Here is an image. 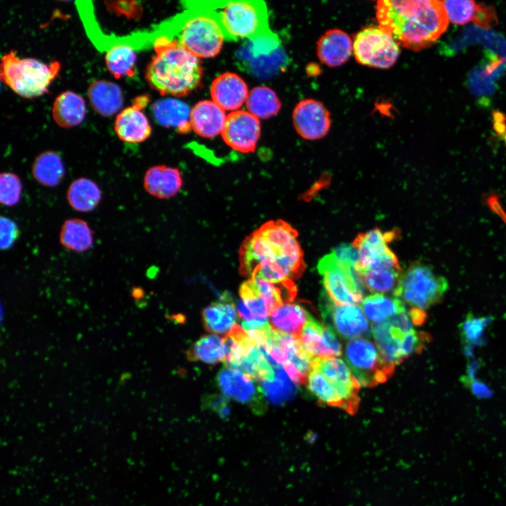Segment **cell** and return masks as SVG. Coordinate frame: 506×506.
<instances>
[{
    "instance_id": "1f68e13d",
    "label": "cell",
    "mask_w": 506,
    "mask_h": 506,
    "mask_svg": "<svg viewBox=\"0 0 506 506\" xmlns=\"http://www.w3.org/2000/svg\"><path fill=\"white\" fill-rule=\"evenodd\" d=\"M60 244L67 249L78 253L89 249L93 242V232L81 219H70L62 225L59 234Z\"/></svg>"
},
{
    "instance_id": "4dcf8cb0",
    "label": "cell",
    "mask_w": 506,
    "mask_h": 506,
    "mask_svg": "<svg viewBox=\"0 0 506 506\" xmlns=\"http://www.w3.org/2000/svg\"><path fill=\"white\" fill-rule=\"evenodd\" d=\"M237 316L234 304L227 301L214 302L202 311L205 328L217 334H228L236 325Z\"/></svg>"
},
{
    "instance_id": "8992f818",
    "label": "cell",
    "mask_w": 506,
    "mask_h": 506,
    "mask_svg": "<svg viewBox=\"0 0 506 506\" xmlns=\"http://www.w3.org/2000/svg\"><path fill=\"white\" fill-rule=\"evenodd\" d=\"M448 289V283L429 266L415 263L401 273L394 296L413 309L424 310L439 303Z\"/></svg>"
},
{
    "instance_id": "52a82bcc",
    "label": "cell",
    "mask_w": 506,
    "mask_h": 506,
    "mask_svg": "<svg viewBox=\"0 0 506 506\" xmlns=\"http://www.w3.org/2000/svg\"><path fill=\"white\" fill-rule=\"evenodd\" d=\"M317 269L325 293L336 304L362 302L363 284L356 268L340 261L333 252L323 257Z\"/></svg>"
},
{
    "instance_id": "d6a6232c",
    "label": "cell",
    "mask_w": 506,
    "mask_h": 506,
    "mask_svg": "<svg viewBox=\"0 0 506 506\" xmlns=\"http://www.w3.org/2000/svg\"><path fill=\"white\" fill-rule=\"evenodd\" d=\"M361 306L367 318L375 323L407 311L403 301L400 299L379 293L365 297Z\"/></svg>"
},
{
    "instance_id": "4316f807",
    "label": "cell",
    "mask_w": 506,
    "mask_h": 506,
    "mask_svg": "<svg viewBox=\"0 0 506 506\" xmlns=\"http://www.w3.org/2000/svg\"><path fill=\"white\" fill-rule=\"evenodd\" d=\"M85 115V101L74 92H63L54 100L52 115L56 124L61 127L71 128L80 124Z\"/></svg>"
},
{
    "instance_id": "8d00e7d4",
    "label": "cell",
    "mask_w": 506,
    "mask_h": 506,
    "mask_svg": "<svg viewBox=\"0 0 506 506\" xmlns=\"http://www.w3.org/2000/svg\"><path fill=\"white\" fill-rule=\"evenodd\" d=\"M402 271L401 268H381L358 273L363 286L375 293H387L395 290Z\"/></svg>"
},
{
    "instance_id": "c3c4849f",
    "label": "cell",
    "mask_w": 506,
    "mask_h": 506,
    "mask_svg": "<svg viewBox=\"0 0 506 506\" xmlns=\"http://www.w3.org/2000/svg\"><path fill=\"white\" fill-rule=\"evenodd\" d=\"M332 252L340 261L356 268L358 264V254L353 245H341Z\"/></svg>"
},
{
    "instance_id": "484cf974",
    "label": "cell",
    "mask_w": 506,
    "mask_h": 506,
    "mask_svg": "<svg viewBox=\"0 0 506 506\" xmlns=\"http://www.w3.org/2000/svg\"><path fill=\"white\" fill-rule=\"evenodd\" d=\"M87 93L92 108L104 117L113 115L123 105L122 89L112 82L95 80L89 84Z\"/></svg>"
},
{
    "instance_id": "d590c367",
    "label": "cell",
    "mask_w": 506,
    "mask_h": 506,
    "mask_svg": "<svg viewBox=\"0 0 506 506\" xmlns=\"http://www.w3.org/2000/svg\"><path fill=\"white\" fill-rule=\"evenodd\" d=\"M105 60L108 70L116 78L135 74L136 55L129 45H114L107 51Z\"/></svg>"
},
{
    "instance_id": "d4e9b609",
    "label": "cell",
    "mask_w": 506,
    "mask_h": 506,
    "mask_svg": "<svg viewBox=\"0 0 506 506\" xmlns=\"http://www.w3.org/2000/svg\"><path fill=\"white\" fill-rule=\"evenodd\" d=\"M188 105L178 99L167 98L155 101L151 108L154 119L167 128L188 133L191 129Z\"/></svg>"
},
{
    "instance_id": "681fc988",
    "label": "cell",
    "mask_w": 506,
    "mask_h": 506,
    "mask_svg": "<svg viewBox=\"0 0 506 506\" xmlns=\"http://www.w3.org/2000/svg\"><path fill=\"white\" fill-rule=\"evenodd\" d=\"M481 34L482 32L480 29L477 27H469L466 30L463 36L458 39V40L453 42V44L450 45V48L453 50L452 51L455 52V51L460 50L464 46L469 43L479 41L481 39Z\"/></svg>"
},
{
    "instance_id": "83f0119b",
    "label": "cell",
    "mask_w": 506,
    "mask_h": 506,
    "mask_svg": "<svg viewBox=\"0 0 506 506\" xmlns=\"http://www.w3.org/2000/svg\"><path fill=\"white\" fill-rule=\"evenodd\" d=\"M309 315L299 304L287 302L270 314V324L275 331L299 337Z\"/></svg>"
},
{
    "instance_id": "bcb514c9",
    "label": "cell",
    "mask_w": 506,
    "mask_h": 506,
    "mask_svg": "<svg viewBox=\"0 0 506 506\" xmlns=\"http://www.w3.org/2000/svg\"><path fill=\"white\" fill-rule=\"evenodd\" d=\"M485 45L490 51L491 57L506 61V43L500 35L487 32L485 34Z\"/></svg>"
},
{
    "instance_id": "ac0fdd59",
    "label": "cell",
    "mask_w": 506,
    "mask_h": 506,
    "mask_svg": "<svg viewBox=\"0 0 506 506\" xmlns=\"http://www.w3.org/2000/svg\"><path fill=\"white\" fill-rule=\"evenodd\" d=\"M301 345L313 360L337 357L342 354V346L334 330L320 323L309 315L299 336Z\"/></svg>"
},
{
    "instance_id": "f5cc1de1",
    "label": "cell",
    "mask_w": 506,
    "mask_h": 506,
    "mask_svg": "<svg viewBox=\"0 0 506 506\" xmlns=\"http://www.w3.org/2000/svg\"><path fill=\"white\" fill-rule=\"evenodd\" d=\"M143 292L141 288L138 287H134L131 291V295L132 297L137 300L138 299H140L142 297Z\"/></svg>"
},
{
    "instance_id": "9c48e42d",
    "label": "cell",
    "mask_w": 506,
    "mask_h": 506,
    "mask_svg": "<svg viewBox=\"0 0 506 506\" xmlns=\"http://www.w3.org/2000/svg\"><path fill=\"white\" fill-rule=\"evenodd\" d=\"M345 356L361 386L366 387L386 382L395 368V365L384 359L377 345L363 337L348 342Z\"/></svg>"
},
{
    "instance_id": "7bdbcfd3",
    "label": "cell",
    "mask_w": 506,
    "mask_h": 506,
    "mask_svg": "<svg viewBox=\"0 0 506 506\" xmlns=\"http://www.w3.org/2000/svg\"><path fill=\"white\" fill-rule=\"evenodd\" d=\"M430 340L429 335L423 332H417L414 329L405 336L402 350L404 358H406L413 353H420Z\"/></svg>"
},
{
    "instance_id": "30bf717a",
    "label": "cell",
    "mask_w": 506,
    "mask_h": 506,
    "mask_svg": "<svg viewBox=\"0 0 506 506\" xmlns=\"http://www.w3.org/2000/svg\"><path fill=\"white\" fill-rule=\"evenodd\" d=\"M398 45L394 37L379 25L370 26L356 34L353 51L358 63L387 69L398 60L400 55Z\"/></svg>"
},
{
    "instance_id": "b9f144b4",
    "label": "cell",
    "mask_w": 506,
    "mask_h": 506,
    "mask_svg": "<svg viewBox=\"0 0 506 506\" xmlns=\"http://www.w3.org/2000/svg\"><path fill=\"white\" fill-rule=\"evenodd\" d=\"M489 320V318L475 317L472 313L467 314L460 326L461 337L467 343L477 342Z\"/></svg>"
},
{
    "instance_id": "f907efd6",
    "label": "cell",
    "mask_w": 506,
    "mask_h": 506,
    "mask_svg": "<svg viewBox=\"0 0 506 506\" xmlns=\"http://www.w3.org/2000/svg\"><path fill=\"white\" fill-rule=\"evenodd\" d=\"M461 381L477 397L488 398L491 395V391L488 387L483 382L476 380L474 377H469L467 375L462 376Z\"/></svg>"
},
{
    "instance_id": "3957f363",
    "label": "cell",
    "mask_w": 506,
    "mask_h": 506,
    "mask_svg": "<svg viewBox=\"0 0 506 506\" xmlns=\"http://www.w3.org/2000/svg\"><path fill=\"white\" fill-rule=\"evenodd\" d=\"M154 48L145 71L153 89L162 95L183 96L199 86L203 75L201 63L176 39L160 37Z\"/></svg>"
},
{
    "instance_id": "f35d334b",
    "label": "cell",
    "mask_w": 506,
    "mask_h": 506,
    "mask_svg": "<svg viewBox=\"0 0 506 506\" xmlns=\"http://www.w3.org/2000/svg\"><path fill=\"white\" fill-rule=\"evenodd\" d=\"M308 389L321 403L343 408L341 398L325 377L318 370L311 368L307 377Z\"/></svg>"
},
{
    "instance_id": "74e56055",
    "label": "cell",
    "mask_w": 506,
    "mask_h": 506,
    "mask_svg": "<svg viewBox=\"0 0 506 506\" xmlns=\"http://www.w3.org/2000/svg\"><path fill=\"white\" fill-rule=\"evenodd\" d=\"M275 373L273 381H262L260 387L264 395L271 403L280 404L292 396L295 387L282 367L276 368Z\"/></svg>"
},
{
    "instance_id": "4fadbf2b",
    "label": "cell",
    "mask_w": 506,
    "mask_h": 506,
    "mask_svg": "<svg viewBox=\"0 0 506 506\" xmlns=\"http://www.w3.org/2000/svg\"><path fill=\"white\" fill-rule=\"evenodd\" d=\"M413 324L409 312L406 311L372 325L371 332L379 351L395 366L406 359L402 346L405 336L413 330Z\"/></svg>"
},
{
    "instance_id": "ee69618b",
    "label": "cell",
    "mask_w": 506,
    "mask_h": 506,
    "mask_svg": "<svg viewBox=\"0 0 506 506\" xmlns=\"http://www.w3.org/2000/svg\"><path fill=\"white\" fill-rule=\"evenodd\" d=\"M469 86L477 95L489 94L495 89L494 80L488 77L481 67L472 72L469 78Z\"/></svg>"
},
{
    "instance_id": "9a60e30c",
    "label": "cell",
    "mask_w": 506,
    "mask_h": 506,
    "mask_svg": "<svg viewBox=\"0 0 506 506\" xmlns=\"http://www.w3.org/2000/svg\"><path fill=\"white\" fill-rule=\"evenodd\" d=\"M255 380L251 376L226 365L219 370L216 376L219 387L225 396L259 412L264 410V395L260 384Z\"/></svg>"
},
{
    "instance_id": "7dc6e473",
    "label": "cell",
    "mask_w": 506,
    "mask_h": 506,
    "mask_svg": "<svg viewBox=\"0 0 506 506\" xmlns=\"http://www.w3.org/2000/svg\"><path fill=\"white\" fill-rule=\"evenodd\" d=\"M472 20L478 26L484 28H488L497 22L493 8L483 4L476 5Z\"/></svg>"
},
{
    "instance_id": "2e32d148",
    "label": "cell",
    "mask_w": 506,
    "mask_h": 506,
    "mask_svg": "<svg viewBox=\"0 0 506 506\" xmlns=\"http://www.w3.org/2000/svg\"><path fill=\"white\" fill-rule=\"evenodd\" d=\"M221 134L233 150L243 153L253 152L261 134L259 119L248 111H233L227 115Z\"/></svg>"
},
{
    "instance_id": "cb8c5ba5",
    "label": "cell",
    "mask_w": 506,
    "mask_h": 506,
    "mask_svg": "<svg viewBox=\"0 0 506 506\" xmlns=\"http://www.w3.org/2000/svg\"><path fill=\"white\" fill-rule=\"evenodd\" d=\"M183 184L179 169L165 165H155L149 168L143 177V187L151 195L167 199L174 197Z\"/></svg>"
},
{
    "instance_id": "ffe728a7",
    "label": "cell",
    "mask_w": 506,
    "mask_h": 506,
    "mask_svg": "<svg viewBox=\"0 0 506 506\" xmlns=\"http://www.w3.org/2000/svg\"><path fill=\"white\" fill-rule=\"evenodd\" d=\"M146 101V97H138L131 106L124 108L117 115L115 122V131L120 140L126 143H138L144 141L150 136L151 126L141 110Z\"/></svg>"
},
{
    "instance_id": "603a6c76",
    "label": "cell",
    "mask_w": 506,
    "mask_h": 506,
    "mask_svg": "<svg viewBox=\"0 0 506 506\" xmlns=\"http://www.w3.org/2000/svg\"><path fill=\"white\" fill-rule=\"evenodd\" d=\"M226 116L225 110L213 100H204L191 109L190 124L195 134L210 138L221 134Z\"/></svg>"
},
{
    "instance_id": "7c38bea8",
    "label": "cell",
    "mask_w": 506,
    "mask_h": 506,
    "mask_svg": "<svg viewBox=\"0 0 506 506\" xmlns=\"http://www.w3.org/2000/svg\"><path fill=\"white\" fill-rule=\"evenodd\" d=\"M311 368L320 372L336 391L343 409L353 413L358 407L361 384L346 363L337 357L314 358Z\"/></svg>"
},
{
    "instance_id": "277c9868",
    "label": "cell",
    "mask_w": 506,
    "mask_h": 506,
    "mask_svg": "<svg viewBox=\"0 0 506 506\" xmlns=\"http://www.w3.org/2000/svg\"><path fill=\"white\" fill-rule=\"evenodd\" d=\"M58 61L49 64L32 58H19L10 51L1 58V81L18 95L34 98L43 95L59 72Z\"/></svg>"
},
{
    "instance_id": "6da1fadb",
    "label": "cell",
    "mask_w": 506,
    "mask_h": 506,
    "mask_svg": "<svg viewBox=\"0 0 506 506\" xmlns=\"http://www.w3.org/2000/svg\"><path fill=\"white\" fill-rule=\"evenodd\" d=\"M297 235L295 229L280 219L262 224L241 245L240 274L274 283L298 278L304 272L305 264Z\"/></svg>"
},
{
    "instance_id": "5bb4252c",
    "label": "cell",
    "mask_w": 506,
    "mask_h": 506,
    "mask_svg": "<svg viewBox=\"0 0 506 506\" xmlns=\"http://www.w3.org/2000/svg\"><path fill=\"white\" fill-rule=\"evenodd\" d=\"M321 298L323 316L330 320L341 337L352 339L370 333V325L362 308L355 304H336L325 292Z\"/></svg>"
},
{
    "instance_id": "e575fe53",
    "label": "cell",
    "mask_w": 506,
    "mask_h": 506,
    "mask_svg": "<svg viewBox=\"0 0 506 506\" xmlns=\"http://www.w3.org/2000/svg\"><path fill=\"white\" fill-rule=\"evenodd\" d=\"M226 355V339L214 334L207 335L200 338L188 352V356L190 360L211 365L224 361Z\"/></svg>"
},
{
    "instance_id": "816d5d0a",
    "label": "cell",
    "mask_w": 506,
    "mask_h": 506,
    "mask_svg": "<svg viewBox=\"0 0 506 506\" xmlns=\"http://www.w3.org/2000/svg\"><path fill=\"white\" fill-rule=\"evenodd\" d=\"M228 397L226 396H210L207 401L208 404L214 410H216L220 415L225 416L228 413L227 406Z\"/></svg>"
},
{
    "instance_id": "7a4b0ae2",
    "label": "cell",
    "mask_w": 506,
    "mask_h": 506,
    "mask_svg": "<svg viewBox=\"0 0 506 506\" xmlns=\"http://www.w3.org/2000/svg\"><path fill=\"white\" fill-rule=\"evenodd\" d=\"M376 15L380 27L413 51L434 44L448 24L443 2L436 0L378 1Z\"/></svg>"
},
{
    "instance_id": "ba28073f",
    "label": "cell",
    "mask_w": 506,
    "mask_h": 506,
    "mask_svg": "<svg viewBox=\"0 0 506 506\" xmlns=\"http://www.w3.org/2000/svg\"><path fill=\"white\" fill-rule=\"evenodd\" d=\"M176 39L195 57L209 58L220 52L225 37L214 14L206 9L188 17L179 30Z\"/></svg>"
},
{
    "instance_id": "f546056e",
    "label": "cell",
    "mask_w": 506,
    "mask_h": 506,
    "mask_svg": "<svg viewBox=\"0 0 506 506\" xmlns=\"http://www.w3.org/2000/svg\"><path fill=\"white\" fill-rule=\"evenodd\" d=\"M32 174L39 184L46 187L58 186L65 176V167L61 157L54 151L40 153L34 160Z\"/></svg>"
},
{
    "instance_id": "44dd1931",
    "label": "cell",
    "mask_w": 506,
    "mask_h": 506,
    "mask_svg": "<svg viewBox=\"0 0 506 506\" xmlns=\"http://www.w3.org/2000/svg\"><path fill=\"white\" fill-rule=\"evenodd\" d=\"M212 100L224 110L235 111L246 102L249 91L245 81L233 72L216 77L210 88Z\"/></svg>"
},
{
    "instance_id": "836d02e7",
    "label": "cell",
    "mask_w": 506,
    "mask_h": 506,
    "mask_svg": "<svg viewBox=\"0 0 506 506\" xmlns=\"http://www.w3.org/2000/svg\"><path fill=\"white\" fill-rule=\"evenodd\" d=\"M247 111L258 119H268L277 115L281 103L275 92L269 87L259 86L253 88L245 102Z\"/></svg>"
},
{
    "instance_id": "8fae6325",
    "label": "cell",
    "mask_w": 506,
    "mask_h": 506,
    "mask_svg": "<svg viewBox=\"0 0 506 506\" xmlns=\"http://www.w3.org/2000/svg\"><path fill=\"white\" fill-rule=\"evenodd\" d=\"M396 236L394 231L383 233L376 228L360 233L352 245L358 254L356 272L381 268H401L388 242Z\"/></svg>"
},
{
    "instance_id": "e0dca14e",
    "label": "cell",
    "mask_w": 506,
    "mask_h": 506,
    "mask_svg": "<svg viewBox=\"0 0 506 506\" xmlns=\"http://www.w3.org/2000/svg\"><path fill=\"white\" fill-rule=\"evenodd\" d=\"M292 122L298 134L306 140H317L329 131L331 121L325 105L314 99L299 102L293 110Z\"/></svg>"
},
{
    "instance_id": "f1b7e54d",
    "label": "cell",
    "mask_w": 506,
    "mask_h": 506,
    "mask_svg": "<svg viewBox=\"0 0 506 506\" xmlns=\"http://www.w3.org/2000/svg\"><path fill=\"white\" fill-rule=\"evenodd\" d=\"M102 198L101 190L93 180L81 177L72 181L67 190L69 205L80 212L93 210Z\"/></svg>"
},
{
    "instance_id": "7402d4cb",
    "label": "cell",
    "mask_w": 506,
    "mask_h": 506,
    "mask_svg": "<svg viewBox=\"0 0 506 506\" xmlns=\"http://www.w3.org/2000/svg\"><path fill=\"white\" fill-rule=\"evenodd\" d=\"M353 51V42L346 32L332 29L325 32L317 41L319 60L330 67L345 63Z\"/></svg>"
},
{
    "instance_id": "5b68a950",
    "label": "cell",
    "mask_w": 506,
    "mask_h": 506,
    "mask_svg": "<svg viewBox=\"0 0 506 506\" xmlns=\"http://www.w3.org/2000/svg\"><path fill=\"white\" fill-rule=\"evenodd\" d=\"M217 4L214 10H207L218 20L225 39H254L271 32L264 1L238 0Z\"/></svg>"
},
{
    "instance_id": "ab89813d",
    "label": "cell",
    "mask_w": 506,
    "mask_h": 506,
    "mask_svg": "<svg viewBox=\"0 0 506 506\" xmlns=\"http://www.w3.org/2000/svg\"><path fill=\"white\" fill-rule=\"evenodd\" d=\"M22 185L20 177L12 172L0 176V201L6 207L16 205L20 200Z\"/></svg>"
},
{
    "instance_id": "f6af8a7d",
    "label": "cell",
    "mask_w": 506,
    "mask_h": 506,
    "mask_svg": "<svg viewBox=\"0 0 506 506\" xmlns=\"http://www.w3.org/2000/svg\"><path fill=\"white\" fill-rule=\"evenodd\" d=\"M19 236V229L11 219L1 217V248L8 249L13 246Z\"/></svg>"
},
{
    "instance_id": "60d3db41",
    "label": "cell",
    "mask_w": 506,
    "mask_h": 506,
    "mask_svg": "<svg viewBox=\"0 0 506 506\" xmlns=\"http://www.w3.org/2000/svg\"><path fill=\"white\" fill-rule=\"evenodd\" d=\"M442 2L451 22L463 25L473 20L476 6L473 1L448 0Z\"/></svg>"
},
{
    "instance_id": "d6986e66",
    "label": "cell",
    "mask_w": 506,
    "mask_h": 506,
    "mask_svg": "<svg viewBox=\"0 0 506 506\" xmlns=\"http://www.w3.org/2000/svg\"><path fill=\"white\" fill-rule=\"evenodd\" d=\"M239 294L240 299L238 301L237 311L241 319V327L247 332L271 330L269 313L251 278L241 285Z\"/></svg>"
}]
</instances>
